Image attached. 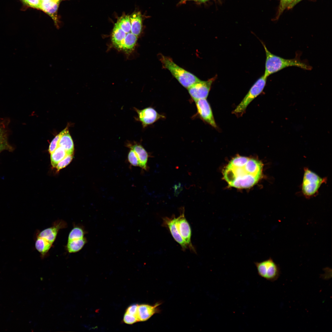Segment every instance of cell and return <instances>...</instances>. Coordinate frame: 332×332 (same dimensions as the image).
Wrapping results in <instances>:
<instances>
[{"label": "cell", "instance_id": "ba28073f", "mask_svg": "<svg viewBox=\"0 0 332 332\" xmlns=\"http://www.w3.org/2000/svg\"><path fill=\"white\" fill-rule=\"evenodd\" d=\"M133 109L137 114V116L135 118L136 120L141 123L143 128L153 124L161 118H165L164 116L159 113L155 109L151 107L142 109L136 107H134Z\"/></svg>", "mask_w": 332, "mask_h": 332}, {"label": "cell", "instance_id": "277c9868", "mask_svg": "<svg viewBox=\"0 0 332 332\" xmlns=\"http://www.w3.org/2000/svg\"><path fill=\"white\" fill-rule=\"evenodd\" d=\"M326 180V178H322L308 168H305L301 186L303 195L307 198L314 196Z\"/></svg>", "mask_w": 332, "mask_h": 332}, {"label": "cell", "instance_id": "1f68e13d", "mask_svg": "<svg viewBox=\"0 0 332 332\" xmlns=\"http://www.w3.org/2000/svg\"><path fill=\"white\" fill-rule=\"evenodd\" d=\"M6 136L4 127L3 125L0 123V138Z\"/></svg>", "mask_w": 332, "mask_h": 332}, {"label": "cell", "instance_id": "2e32d148", "mask_svg": "<svg viewBox=\"0 0 332 332\" xmlns=\"http://www.w3.org/2000/svg\"><path fill=\"white\" fill-rule=\"evenodd\" d=\"M126 34L118 26L115 24L112 34L113 44L117 48L121 49Z\"/></svg>", "mask_w": 332, "mask_h": 332}, {"label": "cell", "instance_id": "6da1fadb", "mask_svg": "<svg viewBox=\"0 0 332 332\" xmlns=\"http://www.w3.org/2000/svg\"><path fill=\"white\" fill-rule=\"evenodd\" d=\"M263 164L260 160L237 156L232 159L223 171L229 186L246 188L253 186L263 176Z\"/></svg>", "mask_w": 332, "mask_h": 332}, {"label": "cell", "instance_id": "ffe728a7", "mask_svg": "<svg viewBox=\"0 0 332 332\" xmlns=\"http://www.w3.org/2000/svg\"><path fill=\"white\" fill-rule=\"evenodd\" d=\"M52 245L42 238L36 236L35 244V247L41 254L42 258L48 253Z\"/></svg>", "mask_w": 332, "mask_h": 332}, {"label": "cell", "instance_id": "4316f807", "mask_svg": "<svg viewBox=\"0 0 332 332\" xmlns=\"http://www.w3.org/2000/svg\"><path fill=\"white\" fill-rule=\"evenodd\" d=\"M293 1L294 0H280L276 17L277 18H278L279 17L280 15L286 8H288Z\"/></svg>", "mask_w": 332, "mask_h": 332}, {"label": "cell", "instance_id": "836d02e7", "mask_svg": "<svg viewBox=\"0 0 332 332\" xmlns=\"http://www.w3.org/2000/svg\"><path fill=\"white\" fill-rule=\"evenodd\" d=\"M193 0L195 1L196 2H198L202 3V2H204L207 1L208 0Z\"/></svg>", "mask_w": 332, "mask_h": 332}, {"label": "cell", "instance_id": "8fae6325", "mask_svg": "<svg viewBox=\"0 0 332 332\" xmlns=\"http://www.w3.org/2000/svg\"><path fill=\"white\" fill-rule=\"evenodd\" d=\"M67 226L65 221L61 219L58 220L53 223L52 226L38 233L37 236L53 244L59 230L66 228Z\"/></svg>", "mask_w": 332, "mask_h": 332}, {"label": "cell", "instance_id": "cb8c5ba5", "mask_svg": "<svg viewBox=\"0 0 332 332\" xmlns=\"http://www.w3.org/2000/svg\"><path fill=\"white\" fill-rule=\"evenodd\" d=\"M85 231L81 227L74 226L69 233L67 241L83 238L85 237Z\"/></svg>", "mask_w": 332, "mask_h": 332}, {"label": "cell", "instance_id": "484cf974", "mask_svg": "<svg viewBox=\"0 0 332 332\" xmlns=\"http://www.w3.org/2000/svg\"><path fill=\"white\" fill-rule=\"evenodd\" d=\"M128 155V160L130 165L133 166H139V161L134 151L129 149Z\"/></svg>", "mask_w": 332, "mask_h": 332}, {"label": "cell", "instance_id": "d590c367", "mask_svg": "<svg viewBox=\"0 0 332 332\" xmlns=\"http://www.w3.org/2000/svg\"><path fill=\"white\" fill-rule=\"evenodd\" d=\"M40 0L41 1H47L53 0V1H56L59 2L60 0Z\"/></svg>", "mask_w": 332, "mask_h": 332}, {"label": "cell", "instance_id": "7a4b0ae2", "mask_svg": "<svg viewBox=\"0 0 332 332\" xmlns=\"http://www.w3.org/2000/svg\"><path fill=\"white\" fill-rule=\"evenodd\" d=\"M265 51L266 59L264 76L267 78L270 75L278 72L285 68L290 66H296L306 70H311L312 67L304 60L300 59V54L297 53L293 59H287L277 56L271 53L265 44L262 42Z\"/></svg>", "mask_w": 332, "mask_h": 332}, {"label": "cell", "instance_id": "e575fe53", "mask_svg": "<svg viewBox=\"0 0 332 332\" xmlns=\"http://www.w3.org/2000/svg\"><path fill=\"white\" fill-rule=\"evenodd\" d=\"M190 0H180V2H179V3L180 4H184L187 1H190Z\"/></svg>", "mask_w": 332, "mask_h": 332}, {"label": "cell", "instance_id": "52a82bcc", "mask_svg": "<svg viewBox=\"0 0 332 332\" xmlns=\"http://www.w3.org/2000/svg\"><path fill=\"white\" fill-rule=\"evenodd\" d=\"M216 77L215 76L206 81L200 80L187 89L189 94L195 101L207 98L212 84Z\"/></svg>", "mask_w": 332, "mask_h": 332}, {"label": "cell", "instance_id": "f546056e", "mask_svg": "<svg viewBox=\"0 0 332 332\" xmlns=\"http://www.w3.org/2000/svg\"><path fill=\"white\" fill-rule=\"evenodd\" d=\"M123 321L124 323L128 324H132L138 322L136 316L126 312L124 316Z\"/></svg>", "mask_w": 332, "mask_h": 332}, {"label": "cell", "instance_id": "5bb4252c", "mask_svg": "<svg viewBox=\"0 0 332 332\" xmlns=\"http://www.w3.org/2000/svg\"><path fill=\"white\" fill-rule=\"evenodd\" d=\"M160 304L156 303L153 306L146 304L138 305L136 314L138 322L146 321L154 314L159 312L158 307Z\"/></svg>", "mask_w": 332, "mask_h": 332}, {"label": "cell", "instance_id": "4fadbf2b", "mask_svg": "<svg viewBox=\"0 0 332 332\" xmlns=\"http://www.w3.org/2000/svg\"><path fill=\"white\" fill-rule=\"evenodd\" d=\"M163 224L169 229L175 240L180 245L183 250H185L188 248L178 230L175 217L171 218H163Z\"/></svg>", "mask_w": 332, "mask_h": 332}, {"label": "cell", "instance_id": "5b68a950", "mask_svg": "<svg viewBox=\"0 0 332 332\" xmlns=\"http://www.w3.org/2000/svg\"><path fill=\"white\" fill-rule=\"evenodd\" d=\"M254 264L259 275L267 281L274 282L280 276L279 266L271 257L260 262H255Z\"/></svg>", "mask_w": 332, "mask_h": 332}, {"label": "cell", "instance_id": "d4e9b609", "mask_svg": "<svg viewBox=\"0 0 332 332\" xmlns=\"http://www.w3.org/2000/svg\"><path fill=\"white\" fill-rule=\"evenodd\" d=\"M67 129L68 128H66L59 133L56 135L51 141L49 144V152L50 154L52 153L58 146V142L61 137Z\"/></svg>", "mask_w": 332, "mask_h": 332}, {"label": "cell", "instance_id": "ac0fdd59", "mask_svg": "<svg viewBox=\"0 0 332 332\" xmlns=\"http://www.w3.org/2000/svg\"><path fill=\"white\" fill-rule=\"evenodd\" d=\"M58 146L62 148L66 151L67 155L73 154L74 144L68 129L61 137L58 142Z\"/></svg>", "mask_w": 332, "mask_h": 332}, {"label": "cell", "instance_id": "4dcf8cb0", "mask_svg": "<svg viewBox=\"0 0 332 332\" xmlns=\"http://www.w3.org/2000/svg\"><path fill=\"white\" fill-rule=\"evenodd\" d=\"M138 305L133 304L130 306L128 308L125 312L135 316L136 317Z\"/></svg>", "mask_w": 332, "mask_h": 332}, {"label": "cell", "instance_id": "d6a6232c", "mask_svg": "<svg viewBox=\"0 0 332 332\" xmlns=\"http://www.w3.org/2000/svg\"><path fill=\"white\" fill-rule=\"evenodd\" d=\"M302 0H294L292 3L289 7L288 8L289 9H290L293 7L295 5H296L299 2H300Z\"/></svg>", "mask_w": 332, "mask_h": 332}, {"label": "cell", "instance_id": "3957f363", "mask_svg": "<svg viewBox=\"0 0 332 332\" xmlns=\"http://www.w3.org/2000/svg\"><path fill=\"white\" fill-rule=\"evenodd\" d=\"M159 59L163 68L168 70L184 87L188 89L200 79L192 73L176 64L170 57L159 55Z\"/></svg>", "mask_w": 332, "mask_h": 332}, {"label": "cell", "instance_id": "9a60e30c", "mask_svg": "<svg viewBox=\"0 0 332 332\" xmlns=\"http://www.w3.org/2000/svg\"><path fill=\"white\" fill-rule=\"evenodd\" d=\"M59 4V2L53 0L41 1L39 9L49 15L55 22L57 23V12Z\"/></svg>", "mask_w": 332, "mask_h": 332}, {"label": "cell", "instance_id": "8992f818", "mask_svg": "<svg viewBox=\"0 0 332 332\" xmlns=\"http://www.w3.org/2000/svg\"><path fill=\"white\" fill-rule=\"evenodd\" d=\"M267 78L263 75L252 85L241 102L233 111L234 113H243L250 103L263 91L266 85Z\"/></svg>", "mask_w": 332, "mask_h": 332}, {"label": "cell", "instance_id": "44dd1931", "mask_svg": "<svg viewBox=\"0 0 332 332\" xmlns=\"http://www.w3.org/2000/svg\"><path fill=\"white\" fill-rule=\"evenodd\" d=\"M67 155L66 151L61 147L58 146L51 154L50 159L52 166L56 167L57 164Z\"/></svg>", "mask_w": 332, "mask_h": 332}, {"label": "cell", "instance_id": "83f0119b", "mask_svg": "<svg viewBox=\"0 0 332 332\" xmlns=\"http://www.w3.org/2000/svg\"><path fill=\"white\" fill-rule=\"evenodd\" d=\"M73 158V154L67 155L65 157L60 161L57 165L56 168L59 171L60 169L65 167L71 161Z\"/></svg>", "mask_w": 332, "mask_h": 332}, {"label": "cell", "instance_id": "30bf717a", "mask_svg": "<svg viewBox=\"0 0 332 332\" xmlns=\"http://www.w3.org/2000/svg\"><path fill=\"white\" fill-rule=\"evenodd\" d=\"M197 114L200 118L213 127L217 125L209 104L206 98L199 99L196 101Z\"/></svg>", "mask_w": 332, "mask_h": 332}, {"label": "cell", "instance_id": "7c38bea8", "mask_svg": "<svg viewBox=\"0 0 332 332\" xmlns=\"http://www.w3.org/2000/svg\"><path fill=\"white\" fill-rule=\"evenodd\" d=\"M125 146L134 151L139 160V166L143 170H147L148 154L140 143L135 141H128L125 143Z\"/></svg>", "mask_w": 332, "mask_h": 332}, {"label": "cell", "instance_id": "9c48e42d", "mask_svg": "<svg viewBox=\"0 0 332 332\" xmlns=\"http://www.w3.org/2000/svg\"><path fill=\"white\" fill-rule=\"evenodd\" d=\"M180 216L176 218V223L178 230L186 243L188 247L193 251L195 252L191 241V230L190 225L186 220L184 213V208L182 209Z\"/></svg>", "mask_w": 332, "mask_h": 332}, {"label": "cell", "instance_id": "d6986e66", "mask_svg": "<svg viewBox=\"0 0 332 332\" xmlns=\"http://www.w3.org/2000/svg\"><path fill=\"white\" fill-rule=\"evenodd\" d=\"M86 242V239L85 237L78 239L67 241V250L69 253L77 252L83 248Z\"/></svg>", "mask_w": 332, "mask_h": 332}, {"label": "cell", "instance_id": "f1b7e54d", "mask_svg": "<svg viewBox=\"0 0 332 332\" xmlns=\"http://www.w3.org/2000/svg\"><path fill=\"white\" fill-rule=\"evenodd\" d=\"M12 150V148L8 142L6 136L0 138V152L4 150Z\"/></svg>", "mask_w": 332, "mask_h": 332}, {"label": "cell", "instance_id": "e0dca14e", "mask_svg": "<svg viewBox=\"0 0 332 332\" xmlns=\"http://www.w3.org/2000/svg\"><path fill=\"white\" fill-rule=\"evenodd\" d=\"M131 32L137 37L140 34L142 28V19L141 13L136 12L130 16Z\"/></svg>", "mask_w": 332, "mask_h": 332}, {"label": "cell", "instance_id": "7402d4cb", "mask_svg": "<svg viewBox=\"0 0 332 332\" xmlns=\"http://www.w3.org/2000/svg\"><path fill=\"white\" fill-rule=\"evenodd\" d=\"M137 40V37L131 32L126 34L121 49L126 52L132 50L134 47Z\"/></svg>", "mask_w": 332, "mask_h": 332}, {"label": "cell", "instance_id": "603a6c76", "mask_svg": "<svg viewBox=\"0 0 332 332\" xmlns=\"http://www.w3.org/2000/svg\"><path fill=\"white\" fill-rule=\"evenodd\" d=\"M116 23L126 34L131 32V23L129 15H122L118 20Z\"/></svg>", "mask_w": 332, "mask_h": 332}]
</instances>
